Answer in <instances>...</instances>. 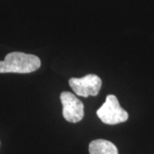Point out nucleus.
Wrapping results in <instances>:
<instances>
[{
    "label": "nucleus",
    "mask_w": 154,
    "mask_h": 154,
    "mask_svg": "<svg viewBox=\"0 0 154 154\" xmlns=\"http://www.w3.org/2000/svg\"><path fill=\"white\" fill-rule=\"evenodd\" d=\"M97 115L104 123L109 125L124 122L128 118V112L122 108L117 98L113 94L106 97L105 104L97 110Z\"/></svg>",
    "instance_id": "2"
},
{
    "label": "nucleus",
    "mask_w": 154,
    "mask_h": 154,
    "mask_svg": "<svg viewBox=\"0 0 154 154\" xmlns=\"http://www.w3.org/2000/svg\"><path fill=\"white\" fill-rule=\"evenodd\" d=\"M63 105V116L66 121L76 123L82 121L84 116L82 102L69 92H63L60 95Z\"/></svg>",
    "instance_id": "4"
},
{
    "label": "nucleus",
    "mask_w": 154,
    "mask_h": 154,
    "mask_svg": "<svg viewBox=\"0 0 154 154\" xmlns=\"http://www.w3.org/2000/svg\"><path fill=\"white\" fill-rule=\"evenodd\" d=\"M69 83L75 94L84 98L97 96L102 86L101 79L94 74H89L82 78H71Z\"/></svg>",
    "instance_id": "3"
},
{
    "label": "nucleus",
    "mask_w": 154,
    "mask_h": 154,
    "mask_svg": "<svg viewBox=\"0 0 154 154\" xmlns=\"http://www.w3.org/2000/svg\"><path fill=\"white\" fill-rule=\"evenodd\" d=\"M41 65V61L37 56L24 52H11L5 60L0 61V73L28 74L37 70Z\"/></svg>",
    "instance_id": "1"
},
{
    "label": "nucleus",
    "mask_w": 154,
    "mask_h": 154,
    "mask_svg": "<svg viewBox=\"0 0 154 154\" xmlns=\"http://www.w3.org/2000/svg\"><path fill=\"white\" fill-rule=\"evenodd\" d=\"M90 154H118L117 148L114 144L105 140H95L89 145Z\"/></svg>",
    "instance_id": "5"
}]
</instances>
